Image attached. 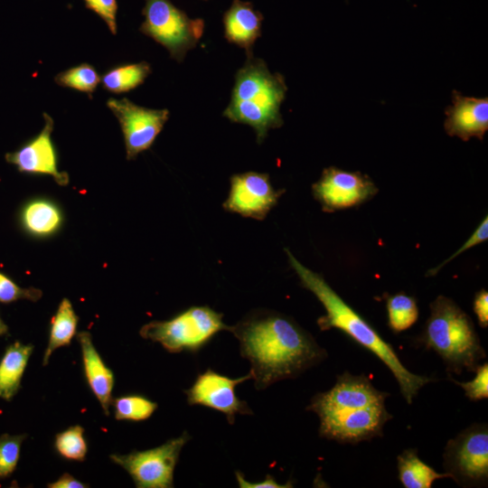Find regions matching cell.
<instances>
[{
    "label": "cell",
    "instance_id": "6da1fadb",
    "mask_svg": "<svg viewBox=\"0 0 488 488\" xmlns=\"http://www.w3.org/2000/svg\"><path fill=\"white\" fill-rule=\"evenodd\" d=\"M230 333L239 342L240 354L249 361L258 390L296 378L326 358V351L294 319L269 310L250 312Z\"/></svg>",
    "mask_w": 488,
    "mask_h": 488
},
{
    "label": "cell",
    "instance_id": "7a4b0ae2",
    "mask_svg": "<svg viewBox=\"0 0 488 488\" xmlns=\"http://www.w3.org/2000/svg\"><path fill=\"white\" fill-rule=\"evenodd\" d=\"M291 267L301 285L311 291L324 305L326 314L317 319L321 331L338 329L377 356L395 377L403 398L411 404L419 389L433 379L409 371L401 362L391 344L352 306H350L318 273L300 263L286 249Z\"/></svg>",
    "mask_w": 488,
    "mask_h": 488
},
{
    "label": "cell",
    "instance_id": "3957f363",
    "mask_svg": "<svg viewBox=\"0 0 488 488\" xmlns=\"http://www.w3.org/2000/svg\"><path fill=\"white\" fill-rule=\"evenodd\" d=\"M287 87L284 77L272 73L261 59L249 55L237 71L230 100L223 117L234 123L251 127L261 144L268 131L280 127V107Z\"/></svg>",
    "mask_w": 488,
    "mask_h": 488
},
{
    "label": "cell",
    "instance_id": "277c9868",
    "mask_svg": "<svg viewBox=\"0 0 488 488\" xmlns=\"http://www.w3.org/2000/svg\"><path fill=\"white\" fill-rule=\"evenodd\" d=\"M419 340L427 349L436 352L447 371L454 373L474 371L486 357L472 319L445 296H438L430 304V315Z\"/></svg>",
    "mask_w": 488,
    "mask_h": 488
},
{
    "label": "cell",
    "instance_id": "5b68a950",
    "mask_svg": "<svg viewBox=\"0 0 488 488\" xmlns=\"http://www.w3.org/2000/svg\"><path fill=\"white\" fill-rule=\"evenodd\" d=\"M230 331L223 314L208 305H194L164 321H151L139 331L144 339L159 343L167 352L196 353L219 332Z\"/></svg>",
    "mask_w": 488,
    "mask_h": 488
},
{
    "label": "cell",
    "instance_id": "8992f818",
    "mask_svg": "<svg viewBox=\"0 0 488 488\" xmlns=\"http://www.w3.org/2000/svg\"><path fill=\"white\" fill-rule=\"evenodd\" d=\"M145 1L141 33L166 48L173 59L183 61L202 38L204 21L190 18L170 0Z\"/></svg>",
    "mask_w": 488,
    "mask_h": 488
},
{
    "label": "cell",
    "instance_id": "52a82bcc",
    "mask_svg": "<svg viewBox=\"0 0 488 488\" xmlns=\"http://www.w3.org/2000/svg\"><path fill=\"white\" fill-rule=\"evenodd\" d=\"M444 468L462 486L484 484L488 479V428L474 424L450 439L445 447Z\"/></svg>",
    "mask_w": 488,
    "mask_h": 488
},
{
    "label": "cell",
    "instance_id": "ba28073f",
    "mask_svg": "<svg viewBox=\"0 0 488 488\" xmlns=\"http://www.w3.org/2000/svg\"><path fill=\"white\" fill-rule=\"evenodd\" d=\"M190 439L185 431L157 447L127 455H111L110 458L129 474L138 488H171L180 453Z\"/></svg>",
    "mask_w": 488,
    "mask_h": 488
},
{
    "label": "cell",
    "instance_id": "9c48e42d",
    "mask_svg": "<svg viewBox=\"0 0 488 488\" xmlns=\"http://www.w3.org/2000/svg\"><path fill=\"white\" fill-rule=\"evenodd\" d=\"M387 396V393L377 389L366 376L345 371L337 376L331 389L314 395L306 409L324 420L385 404Z\"/></svg>",
    "mask_w": 488,
    "mask_h": 488
},
{
    "label": "cell",
    "instance_id": "30bf717a",
    "mask_svg": "<svg viewBox=\"0 0 488 488\" xmlns=\"http://www.w3.org/2000/svg\"><path fill=\"white\" fill-rule=\"evenodd\" d=\"M107 106L120 124L128 160L151 147L169 118L167 109L141 107L126 98L109 99Z\"/></svg>",
    "mask_w": 488,
    "mask_h": 488
},
{
    "label": "cell",
    "instance_id": "8fae6325",
    "mask_svg": "<svg viewBox=\"0 0 488 488\" xmlns=\"http://www.w3.org/2000/svg\"><path fill=\"white\" fill-rule=\"evenodd\" d=\"M378 192L374 183L360 172H348L334 166L325 168L312 185L314 199L323 211L333 212L358 206Z\"/></svg>",
    "mask_w": 488,
    "mask_h": 488
},
{
    "label": "cell",
    "instance_id": "7c38bea8",
    "mask_svg": "<svg viewBox=\"0 0 488 488\" xmlns=\"http://www.w3.org/2000/svg\"><path fill=\"white\" fill-rule=\"evenodd\" d=\"M252 380L250 371L242 377L231 379L208 368L198 374L192 386L184 390L190 406H203L223 413L229 424H234L237 414L251 415L253 412L245 400L235 393L237 385Z\"/></svg>",
    "mask_w": 488,
    "mask_h": 488
},
{
    "label": "cell",
    "instance_id": "4fadbf2b",
    "mask_svg": "<svg viewBox=\"0 0 488 488\" xmlns=\"http://www.w3.org/2000/svg\"><path fill=\"white\" fill-rule=\"evenodd\" d=\"M227 199L222 204L225 211L242 217L264 220L275 207L284 190H275L269 175L249 171L230 177Z\"/></svg>",
    "mask_w": 488,
    "mask_h": 488
},
{
    "label": "cell",
    "instance_id": "5bb4252c",
    "mask_svg": "<svg viewBox=\"0 0 488 488\" xmlns=\"http://www.w3.org/2000/svg\"><path fill=\"white\" fill-rule=\"evenodd\" d=\"M43 117L42 130L17 150L7 153L5 159L21 173L48 174L57 184L66 186L69 174L59 171L56 150L52 141L54 122L47 113H43Z\"/></svg>",
    "mask_w": 488,
    "mask_h": 488
},
{
    "label": "cell",
    "instance_id": "9a60e30c",
    "mask_svg": "<svg viewBox=\"0 0 488 488\" xmlns=\"http://www.w3.org/2000/svg\"><path fill=\"white\" fill-rule=\"evenodd\" d=\"M452 102L446 109L447 135L464 141L472 137L482 140L488 129V99L466 97L454 90Z\"/></svg>",
    "mask_w": 488,
    "mask_h": 488
},
{
    "label": "cell",
    "instance_id": "2e32d148",
    "mask_svg": "<svg viewBox=\"0 0 488 488\" xmlns=\"http://www.w3.org/2000/svg\"><path fill=\"white\" fill-rule=\"evenodd\" d=\"M262 21V14L251 2L233 0L223 14L224 36L251 55L256 40L261 36Z\"/></svg>",
    "mask_w": 488,
    "mask_h": 488
},
{
    "label": "cell",
    "instance_id": "e0dca14e",
    "mask_svg": "<svg viewBox=\"0 0 488 488\" xmlns=\"http://www.w3.org/2000/svg\"><path fill=\"white\" fill-rule=\"evenodd\" d=\"M77 338L80 344L84 374L87 382L99 401L104 413L108 416L112 404L114 374L97 352L89 332H80Z\"/></svg>",
    "mask_w": 488,
    "mask_h": 488
},
{
    "label": "cell",
    "instance_id": "ac0fdd59",
    "mask_svg": "<svg viewBox=\"0 0 488 488\" xmlns=\"http://www.w3.org/2000/svg\"><path fill=\"white\" fill-rule=\"evenodd\" d=\"M23 229L33 237L42 238L54 234L62 224L60 208L52 201L33 199L27 202L20 211Z\"/></svg>",
    "mask_w": 488,
    "mask_h": 488
},
{
    "label": "cell",
    "instance_id": "d6986e66",
    "mask_svg": "<svg viewBox=\"0 0 488 488\" xmlns=\"http://www.w3.org/2000/svg\"><path fill=\"white\" fill-rule=\"evenodd\" d=\"M33 346L15 342L9 345L0 360V398L11 400L18 392L21 380Z\"/></svg>",
    "mask_w": 488,
    "mask_h": 488
},
{
    "label": "cell",
    "instance_id": "ffe728a7",
    "mask_svg": "<svg viewBox=\"0 0 488 488\" xmlns=\"http://www.w3.org/2000/svg\"><path fill=\"white\" fill-rule=\"evenodd\" d=\"M399 478L406 488H430L436 480L449 478L423 462L416 449H406L397 457Z\"/></svg>",
    "mask_w": 488,
    "mask_h": 488
},
{
    "label": "cell",
    "instance_id": "44dd1931",
    "mask_svg": "<svg viewBox=\"0 0 488 488\" xmlns=\"http://www.w3.org/2000/svg\"><path fill=\"white\" fill-rule=\"evenodd\" d=\"M78 316L68 298H63L52 319L49 342L44 352L42 363L46 365L52 352L70 343L76 334Z\"/></svg>",
    "mask_w": 488,
    "mask_h": 488
},
{
    "label": "cell",
    "instance_id": "7402d4cb",
    "mask_svg": "<svg viewBox=\"0 0 488 488\" xmlns=\"http://www.w3.org/2000/svg\"><path fill=\"white\" fill-rule=\"evenodd\" d=\"M150 73L149 63L141 61L114 67L103 74L100 81L106 90L120 94L141 85Z\"/></svg>",
    "mask_w": 488,
    "mask_h": 488
},
{
    "label": "cell",
    "instance_id": "603a6c76",
    "mask_svg": "<svg viewBox=\"0 0 488 488\" xmlns=\"http://www.w3.org/2000/svg\"><path fill=\"white\" fill-rule=\"evenodd\" d=\"M386 308L388 324L394 333L408 329L418 318V307L415 298L405 293L388 296Z\"/></svg>",
    "mask_w": 488,
    "mask_h": 488
},
{
    "label": "cell",
    "instance_id": "cb8c5ba5",
    "mask_svg": "<svg viewBox=\"0 0 488 488\" xmlns=\"http://www.w3.org/2000/svg\"><path fill=\"white\" fill-rule=\"evenodd\" d=\"M117 420L144 421L156 410L158 405L142 395H126L112 400Z\"/></svg>",
    "mask_w": 488,
    "mask_h": 488
},
{
    "label": "cell",
    "instance_id": "d4e9b609",
    "mask_svg": "<svg viewBox=\"0 0 488 488\" xmlns=\"http://www.w3.org/2000/svg\"><path fill=\"white\" fill-rule=\"evenodd\" d=\"M100 80L96 69L88 63L61 71L54 79L60 86L86 92L89 96L94 92Z\"/></svg>",
    "mask_w": 488,
    "mask_h": 488
},
{
    "label": "cell",
    "instance_id": "484cf974",
    "mask_svg": "<svg viewBox=\"0 0 488 488\" xmlns=\"http://www.w3.org/2000/svg\"><path fill=\"white\" fill-rule=\"evenodd\" d=\"M54 446L58 453L66 459L84 461L87 454L84 428L80 425L68 427L56 435Z\"/></svg>",
    "mask_w": 488,
    "mask_h": 488
},
{
    "label": "cell",
    "instance_id": "4316f807",
    "mask_svg": "<svg viewBox=\"0 0 488 488\" xmlns=\"http://www.w3.org/2000/svg\"><path fill=\"white\" fill-rule=\"evenodd\" d=\"M26 435L0 436V478L9 476L19 461L20 450Z\"/></svg>",
    "mask_w": 488,
    "mask_h": 488
},
{
    "label": "cell",
    "instance_id": "83f0119b",
    "mask_svg": "<svg viewBox=\"0 0 488 488\" xmlns=\"http://www.w3.org/2000/svg\"><path fill=\"white\" fill-rule=\"evenodd\" d=\"M42 291L35 287L23 288L18 286L12 278L0 272V302L8 304L20 299L33 302L42 297Z\"/></svg>",
    "mask_w": 488,
    "mask_h": 488
},
{
    "label": "cell",
    "instance_id": "f1b7e54d",
    "mask_svg": "<svg viewBox=\"0 0 488 488\" xmlns=\"http://www.w3.org/2000/svg\"><path fill=\"white\" fill-rule=\"evenodd\" d=\"M474 378L466 382H460L451 379L455 384L460 386L465 396L474 401L488 398V363L479 364L474 370Z\"/></svg>",
    "mask_w": 488,
    "mask_h": 488
},
{
    "label": "cell",
    "instance_id": "f546056e",
    "mask_svg": "<svg viewBox=\"0 0 488 488\" xmlns=\"http://www.w3.org/2000/svg\"><path fill=\"white\" fill-rule=\"evenodd\" d=\"M488 239V217L485 216L466 241L448 258L427 272V276L436 275L444 266L464 253L465 250L487 240Z\"/></svg>",
    "mask_w": 488,
    "mask_h": 488
},
{
    "label": "cell",
    "instance_id": "4dcf8cb0",
    "mask_svg": "<svg viewBox=\"0 0 488 488\" xmlns=\"http://www.w3.org/2000/svg\"><path fill=\"white\" fill-rule=\"evenodd\" d=\"M88 9L97 14L108 25L109 31L117 33V0H83Z\"/></svg>",
    "mask_w": 488,
    "mask_h": 488
},
{
    "label": "cell",
    "instance_id": "1f68e13d",
    "mask_svg": "<svg viewBox=\"0 0 488 488\" xmlns=\"http://www.w3.org/2000/svg\"><path fill=\"white\" fill-rule=\"evenodd\" d=\"M235 475L240 488H286L293 486L290 483L286 484L278 483L275 477L270 474H267L263 481L256 483L247 481L239 471H236Z\"/></svg>",
    "mask_w": 488,
    "mask_h": 488
},
{
    "label": "cell",
    "instance_id": "d6a6232c",
    "mask_svg": "<svg viewBox=\"0 0 488 488\" xmlns=\"http://www.w3.org/2000/svg\"><path fill=\"white\" fill-rule=\"evenodd\" d=\"M473 308L479 324L483 328H486L488 325V293L486 290L482 289L476 293Z\"/></svg>",
    "mask_w": 488,
    "mask_h": 488
},
{
    "label": "cell",
    "instance_id": "836d02e7",
    "mask_svg": "<svg viewBox=\"0 0 488 488\" xmlns=\"http://www.w3.org/2000/svg\"><path fill=\"white\" fill-rule=\"evenodd\" d=\"M49 488H85L89 487L86 483L79 481L71 474L65 473L55 482L48 483Z\"/></svg>",
    "mask_w": 488,
    "mask_h": 488
},
{
    "label": "cell",
    "instance_id": "e575fe53",
    "mask_svg": "<svg viewBox=\"0 0 488 488\" xmlns=\"http://www.w3.org/2000/svg\"><path fill=\"white\" fill-rule=\"evenodd\" d=\"M8 332L7 325L0 318V336L6 334Z\"/></svg>",
    "mask_w": 488,
    "mask_h": 488
}]
</instances>
